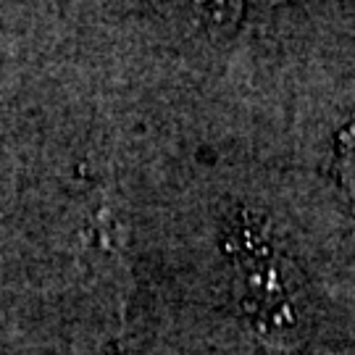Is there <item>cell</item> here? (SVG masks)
Wrapping results in <instances>:
<instances>
[{"label":"cell","mask_w":355,"mask_h":355,"mask_svg":"<svg viewBox=\"0 0 355 355\" xmlns=\"http://www.w3.org/2000/svg\"><path fill=\"white\" fill-rule=\"evenodd\" d=\"M337 171H340L343 190L355 214V121H350L340 132V140H337Z\"/></svg>","instance_id":"3"},{"label":"cell","mask_w":355,"mask_h":355,"mask_svg":"<svg viewBox=\"0 0 355 355\" xmlns=\"http://www.w3.org/2000/svg\"><path fill=\"white\" fill-rule=\"evenodd\" d=\"M158 13L182 32L208 42L234 37L245 16V0H150Z\"/></svg>","instance_id":"2"},{"label":"cell","mask_w":355,"mask_h":355,"mask_svg":"<svg viewBox=\"0 0 355 355\" xmlns=\"http://www.w3.org/2000/svg\"><path fill=\"white\" fill-rule=\"evenodd\" d=\"M234 261H240L242 277H245L242 305L253 316L255 327H261L263 334H268L271 329H279V334L292 329L297 324V316L287 300L279 263L271 253V245L261 234H255V229L245 227L240 253H234Z\"/></svg>","instance_id":"1"}]
</instances>
